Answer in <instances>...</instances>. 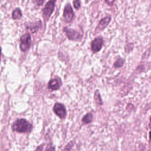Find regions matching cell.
Wrapping results in <instances>:
<instances>
[{
    "label": "cell",
    "instance_id": "cell-1",
    "mask_svg": "<svg viewBox=\"0 0 151 151\" xmlns=\"http://www.w3.org/2000/svg\"><path fill=\"white\" fill-rule=\"evenodd\" d=\"M32 129V124L24 119H17L12 125V130L20 133H29Z\"/></svg>",
    "mask_w": 151,
    "mask_h": 151
},
{
    "label": "cell",
    "instance_id": "cell-2",
    "mask_svg": "<svg viewBox=\"0 0 151 151\" xmlns=\"http://www.w3.org/2000/svg\"><path fill=\"white\" fill-rule=\"evenodd\" d=\"M31 35L29 33L23 34L20 38L19 47L22 52L27 51L31 45Z\"/></svg>",
    "mask_w": 151,
    "mask_h": 151
},
{
    "label": "cell",
    "instance_id": "cell-3",
    "mask_svg": "<svg viewBox=\"0 0 151 151\" xmlns=\"http://www.w3.org/2000/svg\"><path fill=\"white\" fill-rule=\"evenodd\" d=\"M63 31L65 33L67 37L70 40L78 41H80L82 38V35L74 29H69L67 27H64Z\"/></svg>",
    "mask_w": 151,
    "mask_h": 151
},
{
    "label": "cell",
    "instance_id": "cell-4",
    "mask_svg": "<svg viewBox=\"0 0 151 151\" xmlns=\"http://www.w3.org/2000/svg\"><path fill=\"white\" fill-rule=\"evenodd\" d=\"M55 2V1H50L47 2L44 8H43L42 13H43V17L45 21H47L48 19V18L52 14V12L54 11Z\"/></svg>",
    "mask_w": 151,
    "mask_h": 151
},
{
    "label": "cell",
    "instance_id": "cell-5",
    "mask_svg": "<svg viewBox=\"0 0 151 151\" xmlns=\"http://www.w3.org/2000/svg\"><path fill=\"white\" fill-rule=\"evenodd\" d=\"M74 17L73 8L70 4L65 5L63 11V18L65 22H71Z\"/></svg>",
    "mask_w": 151,
    "mask_h": 151
},
{
    "label": "cell",
    "instance_id": "cell-6",
    "mask_svg": "<svg viewBox=\"0 0 151 151\" xmlns=\"http://www.w3.org/2000/svg\"><path fill=\"white\" fill-rule=\"evenodd\" d=\"M53 111L60 119H64L66 116L67 112L65 107L63 104L56 103L53 107Z\"/></svg>",
    "mask_w": 151,
    "mask_h": 151
},
{
    "label": "cell",
    "instance_id": "cell-7",
    "mask_svg": "<svg viewBox=\"0 0 151 151\" xmlns=\"http://www.w3.org/2000/svg\"><path fill=\"white\" fill-rule=\"evenodd\" d=\"M103 40L101 37H96L91 42V48L94 53L99 52L102 48Z\"/></svg>",
    "mask_w": 151,
    "mask_h": 151
},
{
    "label": "cell",
    "instance_id": "cell-8",
    "mask_svg": "<svg viewBox=\"0 0 151 151\" xmlns=\"http://www.w3.org/2000/svg\"><path fill=\"white\" fill-rule=\"evenodd\" d=\"M110 21H111V17L110 16H107L104 18L101 19L96 27V32L97 33L99 32L103 31L108 25Z\"/></svg>",
    "mask_w": 151,
    "mask_h": 151
},
{
    "label": "cell",
    "instance_id": "cell-9",
    "mask_svg": "<svg viewBox=\"0 0 151 151\" xmlns=\"http://www.w3.org/2000/svg\"><path fill=\"white\" fill-rule=\"evenodd\" d=\"M61 86V81L57 78L51 79L48 84V88L50 90H57L60 88Z\"/></svg>",
    "mask_w": 151,
    "mask_h": 151
},
{
    "label": "cell",
    "instance_id": "cell-10",
    "mask_svg": "<svg viewBox=\"0 0 151 151\" xmlns=\"http://www.w3.org/2000/svg\"><path fill=\"white\" fill-rule=\"evenodd\" d=\"M41 27V21L38 23V22H33V23H29L27 25H26V27L27 29H31V31L32 32H35V31H37V29L40 28Z\"/></svg>",
    "mask_w": 151,
    "mask_h": 151
},
{
    "label": "cell",
    "instance_id": "cell-11",
    "mask_svg": "<svg viewBox=\"0 0 151 151\" xmlns=\"http://www.w3.org/2000/svg\"><path fill=\"white\" fill-rule=\"evenodd\" d=\"M12 17L14 19H19L22 17V12L19 8H15L12 12Z\"/></svg>",
    "mask_w": 151,
    "mask_h": 151
},
{
    "label": "cell",
    "instance_id": "cell-12",
    "mask_svg": "<svg viewBox=\"0 0 151 151\" xmlns=\"http://www.w3.org/2000/svg\"><path fill=\"white\" fill-rule=\"evenodd\" d=\"M93 120V114L91 113H88L83 116L82 118V122L84 124H88Z\"/></svg>",
    "mask_w": 151,
    "mask_h": 151
},
{
    "label": "cell",
    "instance_id": "cell-13",
    "mask_svg": "<svg viewBox=\"0 0 151 151\" xmlns=\"http://www.w3.org/2000/svg\"><path fill=\"white\" fill-rule=\"evenodd\" d=\"M94 100H95V101L96 103L97 104H99V105H102L103 104V101L101 100V96H100V92L99 91V90H96L95 93H94Z\"/></svg>",
    "mask_w": 151,
    "mask_h": 151
},
{
    "label": "cell",
    "instance_id": "cell-14",
    "mask_svg": "<svg viewBox=\"0 0 151 151\" xmlns=\"http://www.w3.org/2000/svg\"><path fill=\"white\" fill-rule=\"evenodd\" d=\"M124 64V60L122 58H119L118 60H117L115 63H114L113 66L115 68H119L121 67Z\"/></svg>",
    "mask_w": 151,
    "mask_h": 151
},
{
    "label": "cell",
    "instance_id": "cell-15",
    "mask_svg": "<svg viewBox=\"0 0 151 151\" xmlns=\"http://www.w3.org/2000/svg\"><path fill=\"white\" fill-rule=\"evenodd\" d=\"M74 146V143L72 141L70 142L63 149V151H70Z\"/></svg>",
    "mask_w": 151,
    "mask_h": 151
},
{
    "label": "cell",
    "instance_id": "cell-16",
    "mask_svg": "<svg viewBox=\"0 0 151 151\" xmlns=\"http://www.w3.org/2000/svg\"><path fill=\"white\" fill-rule=\"evenodd\" d=\"M55 147L51 145V144H49L46 149H45V151H55Z\"/></svg>",
    "mask_w": 151,
    "mask_h": 151
},
{
    "label": "cell",
    "instance_id": "cell-17",
    "mask_svg": "<svg viewBox=\"0 0 151 151\" xmlns=\"http://www.w3.org/2000/svg\"><path fill=\"white\" fill-rule=\"evenodd\" d=\"M73 5L76 9H78L80 7V2L79 1H73Z\"/></svg>",
    "mask_w": 151,
    "mask_h": 151
},
{
    "label": "cell",
    "instance_id": "cell-18",
    "mask_svg": "<svg viewBox=\"0 0 151 151\" xmlns=\"http://www.w3.org/2000/svg\"><path fill=\"white\" fill-rule=\"evenodd\" d=\"M44 144H41L40 145H39L34 151H43V149H44Z\"/></svg>",
    "mask_w": 151,
    "mask_h": 151
},
{
    "label": "cell",
    "instance_id": "cell-19",
    "mask_svg": "<svg viewBox=\"0 0 151 151\" xmlns=\"http://www.w3.org/2000/svg\"><path fill=\"white\" fill-rule=\"evenodd\" d=\"M34 2H36L38 5H41L44 2V1H35Z\"/></svg>",
    "mask_w": 151,
    "mask_h": 151
},
{
    "label": "cell",
    "instance_id": "cell-20",
    "mask_svg": "<svg viewBox=\"0 0 151 151\" xmlns=\"http://www.w3.org/2000/svg\"><path fill=\"white\" fill-rule=\"evenodd\" d=\"M149 139H150V140L151 141V130L149 132Z\"/></svg>",
    "mask_w": 151,
    "mask_h": 151
},
{
    "label": "cell",
    "instance_id": "cell-21",
    "mask_svg": "<svg viewBox=\"0 0 151 151\" xmlns=\"http://www.w3.org/2000/svg\"><path fill=\"white\" fill-rule=\"evenodd\" d=\"M150 122H151V116H150Z\"/></svg>",
    "mask_w": 151,
    "mask_h": 151
}]
</instances>
